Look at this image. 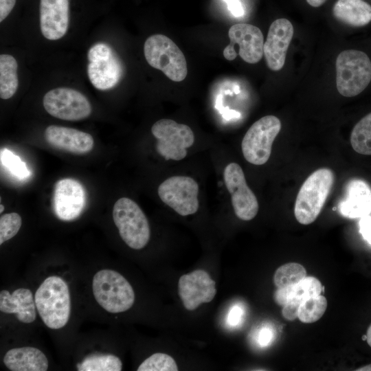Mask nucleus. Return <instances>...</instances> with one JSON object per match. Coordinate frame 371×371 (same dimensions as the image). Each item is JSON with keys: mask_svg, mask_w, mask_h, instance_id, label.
Listing matches in <instances>:
<instances>
[{"mask_svg": "<svg viewBox=\"0 0 371 371\" xmlns=\"http://www.w3.org/2000/svg\"><path fill=\"white\" fill-rule=\"evenodd\" d=\"M37 311L49 328L59 329L65 326L69 318L71 302L69 288L60 277L46 278L35 293Z\"/></svg>", "mask_w": 371, "mask_h": 371, "instance_id": "nucleus-1", "label": "nucleus"}, {"mask_svg": "<svg viewBox=\"0 0 371 371\" xmlns=\"http://www.w3.org/2000/svg\"><path fill=\"white\" fill-rule=\"evenodd\" d=\"M335 181L333 172L327 168L316 170L304 181L297 193L294 214L302 225L314 222L322 210Z\"/></svg>", "mask_w": 371, "mask_h": 371, "instance_id": "nucleus-2", "label": "nucleus"}, {"mask_svg": "<svg viewBox=\"0 0 371 371\" xmlns=\"http://www.w3.org/2000/svg\"><path fill=\"white\" fill-rule=\"evenodd\" d=\"M92 290L97 302L111 313L124 312L135 302V293L130 283L113 270L98 271L93 278Z\"/></svg>", "mask_w": 371, "mask_h": 371, "instance_id": "nucleus-3", "label": "nucleus"}, {"mask_svg": "<svg viewBox=\"0 0 371 371\" xmlns=\"http://www.w3.org/2000/svg\"><path fill=\"white\" fill-rule=\"evenodd\" d=\"M335 67L337 89L343 96L359 95L371 81V61L363 52L348 49L340 52Z\"/></svg>", "mask_w": 371, "mask_h": 371, "instance_id": "nucleus-4", "label": "nucleus"}, {"mask_svg": "<svg viewBox=\"0 0 371 371\" xmlns=\"http://www.w3.org/2000/svg\"><path fill=\"white\" fill-rule=\"evenodd\" d=\"M144 56L148 63L161 71L175 82L183 80L188 74L185 56L170 38L164 34L149 36L144 45Z\"/></svg>", "mask_w": 371, "mask_h": 371, "instance_id": "nucleus-5", "label": "nucleus"}, {"mask_svg": "<svg viewBox=\"0 0 371 371\" xmlns=\"http://www.w3.org/2000/svg\"><path fill=\"white\" fill-rule=\"evenodd\" d=\"M113 218L124 242L133 249H141L148 243L150 230L140 207L127 197L119 199L113 208Z\"/></svg>", "mask_w": 371, "mask_h": 371, "instance_id": "nucleus-6", "label": "nucleus"}, {"mask_svg": "<svg viewBox=\"0 0 371 371\" xmlns=\"http://www.w3.org/2000/svg\"><path fill=\"white\" fill-rule=\"evenodd\" d=\"M280 120L266 115L255 122L245 133L241 143L245 159L254 165H262L269 159L273 142L280 131Z\"/></svg>", "mask_w": 371, "mask_h": 371, "instance_id": "nucleus-7", "label": "nucleus"}, {"mask_svg": "<svg viewBox=\"0 0 371 371\" xmlns=\"http://www.w3.org/2000/svg\"><path fill=\"white\" fill-rule=\"evenodd\" d=\"M157 139L156 150L166 160L179 161L187 155V148L194 142L192 129L171 119H161L151 128Z\"/></svg>", "mask_w": 371, "mask_h": 371, "instance_id": "nucleus-8", "label": "nucleus"}, {"mask_svg": "<svg viewBox=\"0 0 371 371\" xmlns=\"http://www.w3.org/2000/svg\"><path fill=\"white\" fill-rule=\"evenodd\" d=\"M87 57V74L93 87L106 90L120 82L123 76V66L109 45L104 43L93 45L89 49Z\"/></svg>", "mask_w": 371, "mask_h": 371, "instance_id": "nucleus-9", "label": "nucleus"}, {"mask_svg": "<svg viewBox=\"0 0 371 371\" xmlns=\"http://www.w3.org/2000/svg\"><path fill=\"white\" fill-rule=\"evenodd\" d=\"M157 192L161 201L181 216H188L198 211L199 185L190 177H170L159 186Z\"/></svg>", "mask_w": 371, "mask_h": 371, "instance_id": "nucleus-10", "label": "nucleus"}, {"mask_svg": "<svg viewBox=\"0 0 371 371\" xmlns=\"http://www.w3.org/2000/svg\"><path fill=\"white\" fill-rule=\"evenodd\" d=\"M43 104L52 116L64 120H81L91 113V105L87 97L68 87H58L47 92Z\"/></svg>", "mask_w": 371, "mask_h": 371, "instance_id": "nucleus-11", "label": "nucleus"}, {"mask_svg": "<svg viewBox=\"0 0 371 371\" xmlns=\"http://www.w3.org/2000/svg\"><path fill=\"white\" fill-rule=\"evenodd\" d=\"M223 177L236 216L243 221L253 219L258 212V202L246 183L241 167L234 162L227 164L224 169Z\"/></svg>", "mask_w": 371, "mask_h": 371, "instance_id": "nucleus-12", "label": "nucleus"}, {"mask_svg": "<svg viewBox=\"0 0 371 371\" xmlns=\"http://www.w3.org/2000/svg\"><path fill=\"white\" fill-rule=\"evenodd\" d=\"M230 43L224 49L223 56L228 60L236 58L234 49L238 45V54L246 63L254 64L260 60L263 55L264 37L256 26L247 23L233 25L228 31Z\"/></svg>", "mask_w": 371, "mask_h": 371, "instance_id": "nucleus-13", "label": "nucleus"}, {"mask_svg": "<svg viewBox=\"0 0 371 371\" xmlns=\"http://www.w3.org/2000/svg\"><path fill=\"white\" fill-rule=\"evenodd\" d=\"M178 289L183 306L188 311L195 310L203 303L210 302L216 294L215 281L203 269L181 276Z\"/></svg>", "mask_w": 371, "mask_h": 371, "instance_id": "nucleus-14", "label": "nucleus"}, {"mask_svg": "<svg viewBox=\"0 0 371 371\" xmlns=\"http://www.w3.org/2000/svg\"><path fill=\"white\" fill-rule=\"evenodd\" d=\"M53 208L62 221L78 218L85 205V194L82 186L76 180L63 179L57 181L53 194Z\"/></svg>", "mask_w": 371, "mask_h": 371, "instance_id": "nucleus-15", "label": "nucleus"}, {"mask_svg": "<svg viewBox=\"0 0 371 371\" xmlns=\"http://www.w3.org/2000/svg\"><path fill=\"white\" fill-rule=\"evenodd\" d=\"M293 32L292 23L286 19H276L271 24L263 46V54L271 70L277 71L283 67Z\"/></svg>", "mask_w": 371, "mask_h": 371, "instance_id": "nucleus-16", "label": "nucleus"}, {"mask_svg": "<svg viewBox=\"0 0 371 371\" xmlns=\"http://www.w3.org/2000/svg\"><path fill=\"white\" fill-rule=\"evenodd\" d=\"M69 23V0H41L40 27L47 39L62 38L67 31Z\"/></svg>", "mask_w": 371, "mask_h": 371, "instance_id": "nucleus-17", "label": "nucleus"}, {"mask_svg": "<svg viewBox=\"0 0 371 371\" xmlns=\"http://www.w3.org/2000/svg\"><path fill=\"white\" fill-rule=\"evenodd\" d=\"M45 138L52 146L77 155L90 152L94 145L93 138L90 134L75 128L56 125L47 127Z\"/></svg>", "mask_w": 371, "mask_h": 371, "instance_id": "nucleus-18", "label": "nucleus"}, {"mask_svg": "<svg viewBox=\"0 0 371 371\" xmlns=\"http://www.w3.org/2000/svg\"><path fill=\"white\" fill-rule=\"evenodd\" d=\"M346 190V197L339 203L341 215L361 218L371 213V188L366 181L352 179L347 183Z\"/></svg>", "mask_w": 371, "mask_h": 371, "instance_id": "nucleus-19", "label": "nucleus"}, {"mask_svg": "<svg viewBox=\"0 0 371 371\" xmlns=\"http://www.w3.org/2000/svg\"><path fill=\"white\" fill-rule=\"evenodd\" d=\"M36 304L32 293L24 288L16 289L10 293L3 290L0 293V310L5 313H15L17 319L25 324L36 319Z\"/></svg>", "mask_w": 371, "mask_h": 371, "instance_id": "nucleus-20", "label": "nucleus"}, {"mask_svg": "<svg viewBox=\"0 0 371 371\" xmlns=\"http://www.w3.org/2000/svg\"><path fill=\"white\" fill-rule=\"evenodd\" d=\"M3 363L12 371H45L48 368L45 354L30 346L8 350L3 357Z\"/></svg>", "mask_w": 371, "mask_h": 371, "instance_id": "nucleus-21", "label": "nucleus"}, {"mask_svg": "<svg viewBox=\"0 0 371 371\" xmlns=\"http://www.w3.org/2000/svg\"><path fill=\"white\" fill-rule=\"evenodd\" d=\"M333 13L338 21L352 27H362L371 21V5L363 0H337Z\"/></svg>", "mask_w": 371, "mask_h": 371, "instance_id": "nucleus-22", "label": "nucleus"}, {"mask_svg": "<svg viewBox=\"0 0 371 371\" xmlns=\"http://www.w3.org/2000/svg\"><path fill=\"white\" fill-rule=\"evenodd\" d=\"M18 63L9 54L0 56V97L7 100L16 93L19 80L17 76Z\"/></svg>", "mask_w": 371, "mask_h": 371, "instance_id": "nucleus-23", "label": "nucleus"}, {"mask_svg": "<svg viewBox=\"0 0 371 371\" xmlns=\"http://www.w3.org/2000/svg\"><path fill=\"white\" fill-rule=\"evenodd\" d=\"M350 140L355 152L361 155H371V113L355 124L351 132Z\"/></svg>", "mask_w": 371, "mask_h": 371, "instance_id": "nucleus-24", "label": "nucleus"}, {"mask_svg": "<svg viewBox=\"0 0 371 371\" xmlns=\"http://www.w3.org/2000/svg\"><path fill=\"white\" fill-rule=\"evenodd\" d=\"M80 371H120L122 363L113 355H100L89 357L77 365Z\"/></svg>", "mask_w": 371, "mask_h": 371, "instance_id": "nucleus-25", "label": "nucleus"}, {"mask_svg": "<svg viewBox=\"0 0 371 371\" xmlns=\"http://www.w3.org/2000/svg\"><path fill=\"white\" fill-rule=\"evenodd\" d=\"M327 308V300L321 295L304 300L300 305L297 317L303 323H313L319 319Z\"/></svg>", "mask_w": 371, "mask_h": 371, "instance_id": "nucleus-26", "label": "nucleus"}, {"mask_svg": "<svg viewBox=\"0 0 371 371\" xmlns=\"http://www.w3.org/2000/svg\"><path fill=\"white\" fill-rule=\"evenodd\" d=\"M306 276L305 268L300 264L289 262L276 271L273 282L278 288L293 286Z\"/></svg>", "mask_w": 371, "mask_h": 371, "instance_id": "nucleus-27", "label": "nucleus"}, {"mask_svg": "<svg viewBox=\"0 0 371 371\" xmlns=\"http://www.w3.org/2000/svg\"><path fill=\"white\" fill-rule=\"evenodd\" d=\"M289 289L290 301L295 300L301 304L304 300L311 297L320 295L322 286L316 278L306 276L297 284L289 286Z\"/></svg>", "mask_w": 371, "mask_h": 371, "instance_id": "nucleus-28", "label": "nucleus"}, {"mask_svg": "<svg viewBox=\"0 0 371 371\" xmlns=\"http://www.w3.org/2000/svg\"><path fill=\"white\" fill-rule=\"evenodd\" d=\"M137 371H177V365L170 355L157 352L145 359L138 367Z\"/></svg>", "mask_w": 371, "mask_h": 371, "instance_id": "nucleus-29", "label": "nucleus"}, {"mask_svg": "<svg viewBox=\"0 0 371 371\" xmlns=\"http://www.w3.org/2000/svg\"><path fill=\"white\" fill-rule=\"evenodd\" d=\"M21 217L16 212L3 214L0 218V245L14 237L19 231Z\"/></svg>", "mask_w": 371, "mask_h": 371, "instance_id": "nucleus-30", "label": "nucleus"}, {"mask_svg": "<svg viewBox=\"0 0 371 371\" xmlns=\"http://www.w3.org/2000/svg\"><path fill=\"white\" fill-rule=\"evenodd\" d=\"M1 162L12 175L18 178L24 179L30 175V171L25 164L21 161L19 157L8 149L1 150Z\"/></svg>", "mask_w": 371, "mask_h": 371, "instance_id": "nucleus-31", "label": "nucleus"}, {"mask_svg": "<svg viewBox=\"0 0 371 371\" xmlns=\"http://www.w3.org/2000/svg\"><path fill=\"white\" fill-rule=\"evenodd\" d=\"M273 338L274 331L267 326L262 327L257 334V342L262 347L269 346L272 342Z\"/></svg>", "mask_w": 371, "mask_h": 371, "instance_id": "nucleus-32", "label": "nucleus"}, {"mask_svg": "<svg viewBox=\"0 0 371 371\" xmlns=\"http://www.w3.org/2000/svg\"><path fill=\"white\" fill-rule=\"evenodd\" d=\"M244 315V310L239 305H235L231 308L229 310L228 317H227V323L231 326H238L242 320Z\"/></svg>", "mask_w": 371, "mask_h": 371, "instance_id": "nucleus-33", "label": "nucleus"}, {"mask_svg": "<svg viewBox=\"0 0 371 371\" xmlns=\"http://www.w3.org/2000/svg\"><path fill=\"white\" fill-rule=\"evenodd\" d=\"M300 303L295 300H291L283 306L282 313L283 317L289 321H293L297 317L298 309Z\"/></svg>", "mask_w": 371, "mask_h": 371, "instance_id": "nucleus-34", "label": "nucleus"}, {"mask_svg": "<svg viewBox=\"0 0 371 371\" xmlns=\"http://www.w3.org/2000/svg\"><path fill=\"white\" fill-rule=\"evenodd\" d=\"M359 232L363 238L371 245V216L367 215L359 221Z\"/></svg>", "mask_w": 371, "mask_h": 371, "instance_id": "nucleus-35", "label": "nucleus"}, {"mask_svg": "<svg viewBox=\"0 0 371 371\" xmlns=\"http://www.w3.org/2000/svg\"><path fill=\"white\" fill-rule=\"evenodd\" d=\"M227 5L228 10L236 17L244 14V9L240 0H223Z\"/></svg>", "mask_w": 371, "mask_h": 371, "instance_id": "nucleus-36", "label": "nucleus"}, {"mask_svg": "<svg viewBox=\"0 0 371 371\" xmlns=\"http://www.w3.org/2000/svg\"><path fill=\"white\" fill-rule=\"evenodd\" d=\"M16 0H0V21L2 22L10 13Z\"/></svg>", "mask_w": 371, "mask_h": 371, "instance_id": "nucleus-37", "label": "nucleus"}, {"mask_svg": "<svg viewBox=\"0 0 371 371\" xmlns=\"http://www.w3.org/2000/svg\"><path fill=\"white\" fill-rule=\"evenodd\" d=\"M326 0H306L307 3L315 8L319 7L326 2Z\"/></svg>", "mask_w": 371, "mask_h": 371, "instance_id": "nucleus-38", "label": "nucleus"}, {"mask_svg": "<svg viewBox=\"0 0 371 371\" xmlns=\"http://www.w3.org/2000/svg\"><path fill=\"white\" fill-rule=\"evenodd\" d=\"M366 341L368 345L371 347V325L369 326L366 333Z\"/></svg>", "mask_w": 371, "mask_h": 371, "instance_id": "nucleus-39", "label": "nucleus"}, {"mask_svg": "<svg viewBox=\"0 0 371 371\" xmlns=\"http://www.w3.org/2000/svg\"><path fill=\"white\" fill-rule=\"evenodd\" d=\"M357 370L358 371H360V370H362V371H370L371 370V364H369V365H367V366H363L361 368H360L359 369H357Z\"/></svg>", "mask_w": 371, "mask_h": 371, "instance_id": "nucleus-40", "label": "nucleus"}, {"mask_svg": "<svg viewBox=\"0 0 371 371\" xmlns=\"http://www.w3.org/2000/svg\"><path fill=\"white\" fill-rule=\"evenodd\" d=\"M0 207H1L0 212L2 213L3 211L4 210V207H3V205L2 204H1Z\"/></svg>", "mask_w": 371, "mask_h": 371, "instance_id": "nucleus-41", "label": "nucleus"}]
</instances>
